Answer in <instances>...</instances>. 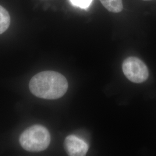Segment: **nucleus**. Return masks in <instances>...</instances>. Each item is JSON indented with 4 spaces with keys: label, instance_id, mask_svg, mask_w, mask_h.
<instances>
[{
    "label": "nucleus",
    "instance_id": "nucleus-7",
    "mask_svg": "<svg viewBox=\"0 0 156 156\" xmlns=\"http://www.w3.org/2000/svg\"><path fill=\"white\" fill-rule=\"evenodd\" d=\"M93 0H70L73 5L76 6L81 8H86L89 6Z\"/></svg>",
    "mask_w": 156,
    "mask_h": 156
},
{
    "label": "nucleus",
    "instance_id": "nucleus-1",
    "mask_svg": "<svg viewBox=\"0 0 156 156\" xmlns=\"http://www.w3.org/2000/svg\"><path fill=\"white\" fill-rule=\"evenodd\" d=\"M29 88L34 95L41 98L55 100L67 92L68 84L66 78L55 71H43L31 79Z\"/></svg>",
    "mask_w": 156,
    "mask_h": 156
},
{
    "label": "nucleus",
    "instance_id": "nucleus-6",
    "mask_svg": "<svg viewBox=\"0 0 156 156\" xmlns=\"http://www.w3.org/2000/svg\"><path fill=\"white\" fill-rule=\"evenodd\" d=\"M10 24V16L4 8L0 5V34L4 33Z\"/></svg>",
    "mask_w": 156,
    "mask_h": 156
},
{
    "label": "nucleus",
    "instance_id": "nucleus-2",
    "mask_svg": "<svg viewBox=\"0 0 156 156\" xmlns=\"http://www.w3.org/2000/svg\"><path fill=\"white\" fill-rule=\"evenodd\" d=\"M50 135L48 129L41 125H34L26 129L20 136L23 148L30 152H39L48 148Z\"/></svg>",
    "mask_w": 156,
    "mask_h": 156
},
{
    "label": "nucleus",
    "instance_id": "nucleus-8",
    "mask_svg": "<svg viewBox=\"0 0 156 156\" xmlns=\"http://www.w3.org/2000/svg\"><path fill=\"white\" fill-rule=\"evenodd\" d=\"M143 1H151V0H143Z\"/></svg>",
    "mask_w": 156,
    "mask_h": 156
},
{
    "label": "nucleus",
    "instance_id": "nucleus-5",
    "mask_svg": "<svg viewBox=\"0 0 156 156\" xmlns=\"http://www.w3.org/2000/svg\"><path fill=\"white\" fill-rule=\"evenodd\" d=\"M108 11L112 13H119L123 9L122 0H100Z\"/></svg>",
    "mask_w": 156,
    "mask_h": 156
},
{
    "label": "nucleus",
    "instance_id": "nucleus-3",
    "mask_svg": "<svg viewBox=\"0 0 156 156\" xmlns=\"http://www.w3.org/2000/svg\"><path fill=\"white\" fill-rule=\"evenodd\" d=\"M123 71L130 81L136 83L145 82L149 77L147 67L144 62L135 57H129L124 61Z\"/></svg>",
    "mask_w": 156,
    "mask_h": 156
},
{
    "label": "nucleus",
    "instance_id": "nucleus-4",
    "mask_svg": "<svg viewBox=\"0 0 156 156\" xmlns=\"http://www.w3.org/2000/svg\"><path fill=\"white\" fill-rule=\"evenodd\" d=\"M64 147L68 154L71 156H85L89 150L87 144L73 135H69L66 138Z\"/></svg>",
    "mask_w": 156,
    "mask_h": 156
}]
</instances>
